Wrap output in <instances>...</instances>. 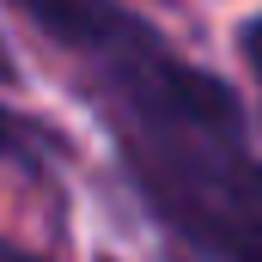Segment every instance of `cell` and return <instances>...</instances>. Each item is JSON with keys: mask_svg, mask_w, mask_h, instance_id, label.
Segmentation results:
<instances>
[{"mask_svg": "<svg viewBox=\"0 0 262 262\" xmlns=\"http://www.w3.org/2000/svg\"><path fill=\"white\" fill-rule=\"evenodd\" d=\"M18 6H25V18L43 37H55L67 49H104L110 31H116V18H110L104 0H18Z\"/></svg>", "mask_w": 262, "mask_h": 262, "instance_id": "1", "label": "cell"}, {"mask_svg": "<svg viewBox=\"0 0 262 262\" xmlns=\"http://www.w3.org/2000/svg\"><path fill=\"white\" fill-rule=\"evenodd\" d=\"M0 262H43V256H25V250H12V244H0Z\"/></svg>", "mask_w": 262, "mask_h": 262, "instance_id": "2", "label": "cell"}]
</instances>
